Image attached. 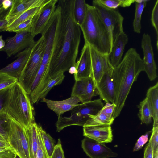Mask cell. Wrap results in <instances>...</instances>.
<instances>
[{
    "label": "cell",
    "mask_w": 158,
    "mask_h": 158,
    "mask_svg": "<svg viewBox=\"0 0 158 158\" xmlns=\"http://www.w3.org/2000/svg\"><path fill=\"white\" fill-rule=\"evenodd\" d=\"M75 0H58L60 15L48 66L51 78L74 65L81 41L80 27L74 18Z\"/></svg>",
    "instance_id": "obj_1"
},
{
    "label": "cell",
    "mask_w": 158,
    "mask_h": 158,
    "mask_svg": "<svg viewBox=\"0 0 158 158\" xmlns=\"http://www.w3.org/2000/svg\"><path fill=\"white\" fill-rule=\"evenodd\" d=\"M143 71H144L143 60L133 48L128 50L120 63L113 68L115 88L113 104L115 108L113 117L114 118L120 115L133 83Z\"/></svg>",
    "instance_id": "obj_2"
},
{
    "label": "cell",
    "mask_w": 158,
    "mask_h": 158,
    "mask_svg": "<svg viewBox=\"0 0 158 158\" xmlns=\"http://www.w3.org/2000/svg\"><path fill=\"white\" fill-rule=\"evenodd\" d=\"M80 27L85 42L102 54L110 53L112 45L110 34L92 5L87 3L85 16Z\"/></svg>",
    "instance_id": "obj_3"
},
{
    "label": "cell",
    "mask_w": 158,
    "mask_h": 158,
    "mask_svg": "<svg viewBox=\"0 0 158 158\" xmlns=\"http://www.w3.org/2000/svg\"><path fill=\"white\" fill-rule=\"evenodd\" d=\"M4 109L14 120L25 128L35 121L29 96L18 81L10 87Z\"/></svg>",
    "instance_id": "obj_4"
},
{
    "label": "cell",
    "mask_w": 158,
    "mask_h": 158,
    "mask_svg": "<svg viewBox=\"0 0 158 158\" xmlns=\"http://www.w3.org/2000/svg\"><path fill=\"white\" fill-rule=\"evenodd\" d=\"M45 48V41L41 36L35 41L29 59L18 81L29 95L33 81L41 64Z\"/></svg>",
    "instance_id": "obj_5"
},
{
    "label": "cell",
    "mask_w": 158,
    "mask_h": 158,
    "mask_svg": "<svg viewBox=\"0 0 158 158\" xmlns=\"http://www.w3.org/2000/svg\"><path fill=\"white\" fill-rule=\"evenodd\" d=\"M6 128L8 142L20 158H30L25 128L8 114Z\"/></svg>",
    "instance_id": "obj_6"
},
{
    "label": "cell",
    "mask_w": 158,
    "mask_h": 158,
    "mask_svg": "<svg viewBox=\"0 0 158 158\" xmlns=\"http://www.w3.org/2000/svg\"><path fill=\"white\" fill-rule=\"evenodd\" d=\"M103 106L100 98L78 104L72 110L70 116L64 117V124L66 127L77 125L83 127L89 119V115L97 114Z\"/></svg>",
    "instance_id": "obj_7"
},
{
    "label": "cell",
    "mask_w": 158,
    "mask_h": 158,
    "mask_svg": "<svg viewBox=\"0 0 158 158\" xmlns=\"http://www.w3.org/2000/svg\"><path fill=\"white\" fill-rule=\"evenodd\" d=\"M92 6L97 10L102 21L109 31L113 44L118 36L123 31V24L124 17L116 9L106 7L97 0L93 1Z\"/></svg>",
    "instance_id": "obj_8"
},
{
    "label": "cell",
    "mask_w": 158,
    "mask_h": 158,
    "mask_svg": "<svg viewBox=\"0 0 158 158\" xmlns=\"http://www.w3.org/2000/svg\"><path fill=\"white\" fill-rule=\"evenodd\" d=\"M16 33L14 36L6 40L5 46L0 50L6 53L7 58L33 45L35 42L31 29Z\"/></svg>",
    "instance_id": "obj_9"
},
{
    "label": "cell",
    "mask_w": 158,
    "mask_h": 158,
    "mask_svg": "<svg viewBox=\"0 0 158 158\" xmlns=\"http://www.w3.org/2000/svg\"><path fill=\"white\" fill-rule=\"evenodd\" d=\"M113 68L107 58L102 76L96 85L100 99L106 103H113L114 99L115 88L113 75Z\"/></svg>",
    "instance_id": "obj_10"
},
{
    "label": "cell",
    "mask_w": 158,
    "mask_h": 158,
    "mask_svg": "<svg viewBox=\"0 0 158 158\" xmlns=\"http://www.w3.org/2000/svg\"><path fill=\"white\" fill-rule=\"evenodd\" d=\"M58 1L57 0H47L33 17L31 31L34 37L42 32L52 16Z\"/></svg>",
    "instance_id": "obj_11"
},
{
    "label": "cell",
    "mask_w": 158,
    "mask_h": 158,
    "mask_svg": "<svg viewBox=\"0 0 158 158\" xmlns=\"http://www.w3.org/2000/svg\"><path fill=\"white\" fill-rule=\"evenodd\" d=\"M97 95L96 84L91 76L75 81L71 94V96L77 97L82 103L91 101Z\"/></svg>",
    "instance_id": "obj_12"
},
{
    "label": "cell",
    "mask_w": 158,
    "mask_h": 158,
    "mask_svg": "<svg viewBox=\"0 0 158 158\" xmlns=\"http://www.w3.org/2000/svg\"><path fill=\"white\" fill-rule=\"evenodd\" d=\"M81 147L85 153L90 158H110L118 155L105 143L98 142L86 137L82 141Z\"/></svg>",
    "instance_id": "obj_13"
},
{
    "label": "cell",
    "mask_w": 158,
    "mask_h": 158,
    "mask_svg": "<svg viewBox=\"0 0 158 158\" xmlns=\"http://www.w3.org/2000/svg\"><path fill=\"white\" fill-rule=\"evenodd\" d=\"M141 46L144 55L143 60L144 64V71L150 81L154 80L157 77V67L154 60L151 37L148 34L145 33L143 34Z\"/></svg>",
    "instance_id": "obj_14"
},
{
    "label": "cell",
    "mask_w": 158,
    "mask_h": 158,
    "mask_svg": "<svg viewBox=\"0 0 158 158\" xmlns=\"http://www.w3.org/2000/svg\"><path fill=\"white\" fill-rule=\"evenodd\" d=\"M34 44L18 53L15 57L17 59L0 69V72L6 73L18 80L29 59Z\"/></svg>",
    "instance_id": "obj_15"
},
{
    "label": "cell",
    "mask_w": 158,
    "mask_h": 158,
    "mask_svg": "<svg viewBox=\"0 0 158 158\" xmlns=\"http://www.w3.org/2000/svg\"><path fill=\"white\" fill-rule=\"evenodd\" d=\"M83 135L100 143H108L113 140L112 130L111 125H109L83 127Z\"/></svg>",
    "instance_id": "obj_16"
},
{
    "label": "cell",
    "mask_w": 158,
    "mask_h": 158,
    "mask_svg": "<svg viewBox=\"0 0 158 158\" xmlns=\"http://www.w3.org/2000/svg\"><path fill=\"white\" fill-rule=\"evenodd\" d=\"M77 62V72L74 74L75 81L92 77L90 46L88 43L85 42L80 57Z\"/></svg>",
    "instance_id": "obj_17"
},
{
    "label": "cell",
    "mask_w": 158,
    "mask_h": 158,
    "mask_svg": "<svg viewBox=\"0 0 158 158\" xmlns=\"http://www.w3.org/2000/svg\"><path fill=\"white\" fill-rule=\"evenodd\" d=\"M46 1V0H13L12 6L5 19L8 21L9 24L23 13L30 9L41 6Z\"/></svg>",
    "instance_id": "obj_18"
},
{
    "label": "cell",
    "mask_w": 158,
    "mask_h": 158,
    "mask_svg": "<svg viewBox=\"0 0 158 158\" xmlns=\"http://www.w3.org/2000/svg\"><path fill=\"white\" fill-rule=\"evenodd\" d=\"M41 102L47 104L48 107L54 111L58 118L65 112L72 110L81 102L79 99L76 96H72L61 101H54L43 98Z\"/></svg>",
    "instance_id": "obj_19"
},
{
    "label": "cell",
    "mask_w": 158,
    "mask_h": 158,
    "mask_svg": "<svg viewBox=\"0 0 158 158\" xmlns=\"http://www.w3.org/2000/svg\"><path fill=\"white\" fill-rule=\"evenodd\" d=\"M128 40L127 35L123 31L112 44L110 52L107 56L110 64L113 68L116 67L121 62L125 46Z\"/></svg>",
    "instance_id": "obj_20"
},
{
    "label": "cell",
    "mask_w": 158,
    "mask_h": 158,
    "mask_svg": "<svg viewBox=\"0 0 158 158\" xmlns=\"http://www.w3.org/2000/svg\"><path fill=\"white\" fill-rule=\"evenodd\" d=\"M90 51L91 60V76L96 85L98 82L103 73L106 63L107 59V56L102 54L90 46Z\"/></svg>",
    "instance_id": "obj_21"
},
{
    "label": "cell",
    "mask_w": 158,
    "mask_h": 158,
    "mask_svg": "<svg viewBox=\"0 0 158 158\" xmlns=\"http://www.w3.org/2000/svg\"><path fill=\"white\" fill-rule=\"evenodd\" d=\"M35 121L25 128L27 137L30 158H36L38 146L37 126Z\"/></svg>",
    "instance_id": "obj_22"
},
{
    "label": "cell",
    "mask_w": 158,
    "mask_h": 158,
    "mask_svg": "<svg viewBox=\"0 0 158 158\" xmlns=\"http://www.w3.org/2000/svg\"><path fill=\"white\" fill-rule=\"evenodd\" d=\"M150 103L153 113V126H158V82L147 90L146 97Z\"/></svg>",
    "instance_id": "obj_23"
},
{
    "label": "cell",
    "mask_w": 158,
    "mask_h": 158,
    "mask_svg": "<svg viewBox=\"0 0 158 158\" xmlns=\"http://www.w3.org/2000/svg\"><path fill=\"white\" fill-rule=\"evenodd\" d=\"M138 107V115L141 122L147 124H150L152 121L153 113L150 103L147 97L140 102Z\"/></svg>",
    "instance_id": "obj_24"
},
{
    "label": "cell",
    "mask_w": 158,
    "mask_h": 158,
    "mask_svg": "<svg viewBox=\"0 0 158 158\" xmlns=\"http://www.w3.org/2000/svg\"><path fill=\"white\" fill-rule=\"evenodd\" d=\"M47 0H46L45 3L41 6L30 9L16 18L9 23L6 31L12 32V31L20 24L31 17L34 16L41 8Z\"/></svg>",
    "instance_id": "obj_25"
},
{
    "label": "cell",
    "mask_w": 158,
    "mask_h": 158,
    "mask_svg": "<svg viewBox=\"0 0 158 158\" xmlns=\"http://www.w3.org/2000/svg\"><path fill=\"white\" fill-rule=\"evenodd\" d=\"M89 119L83 127L102 125H111L114 120V117L110 118L99 111L95 115H89Z\"/></svg>",
    "instance_id": "obj_26"
},
{
    "label": "cell",
    "mask_w": 158,
    "mask_h": 158,
    "mask_svg": "<svg viewBox=\"0 0 158 158\" xmlns=\"http://www.w3.org/2000/svg\"><path fill=\"white\" fill-rule=\"evenodd\" d=\"M147 0H136L135 13L133 26L134 31L137 33H140L141 29V21L142 14L146 7Z\"/></svg>",
    "instance_id": "obj_27"
},
{
    "label": "cell",
    "mask_w": 158,
    "mask_h": 158,
    "mask_svg": "<svg viewBox=\"0 0 158 158\" xmlns=\"http://www.w3.org/2000/svg\"><path fill=\"white\" fill-rule=\"evenodd\" d=\"M86 4L84 0H75L73 16L74 20L80 27L84 21L86 11Z\"/></svg>",
    "instance_id": "obj_28"
},
{
    "label": "cell",
    "mask_w": 158,
    "mask_h": 158,
    "mask_svg": "<svg viewBox=\"0 0 158 158\" xmlns=\"http://www.w3.org/2000/svg\"><path fill=\"white\" fill-rule=\"evenodd\" d=\"M38 129L48 156V158H50L55 148V145L54 141L51 136L47 133L41 126L38 125Z\"/></svg>",
    "instance_id": "obj_29"
},
{
    "label": "cell",
    "mask_w": 158,
    "mask_h": 158,
    "mask_svg": "<svg viewBox=\"0 0 158 158\" xmlns=\"http://www.w3.org/2000/svg\"><path fill=\"white\" fill-rule=\"evenodd\" d=\"M100 3L108 8L116 9L119 7L130 6L135 2V0H97Z\"/></svg>",
    "instance_id": "obj_30"
},
{
    "label": "cell",
    "mask_w": 158,
    "mask_h": 158,
    "mask_svg": "<svg viewBox=\"0 0 158 158\" xmlns=\"http://www.w3.org/2000/svg\"><path fill=\"white\" fill-rule=\"evenodd\" d=\"M64 77L65 76L64 73H61L53 78H51L40 94L38 101L41 99L45 98L48 93L53 87L61 84Z\"/></svg>",
    "instance_id": "obj_31"
},
{
    "label": "cell",
    "mask_w": 158,
    "mask_h": 158,
    "mask_svg": "<svg viewBox=\"0 0 158 158\" xmlns=\"http://www.w3.org/2000/svg\"><path fill=\"white\" fill-rule=\"evenodd\" d=\"M18 81L17 78L0 72V90L11 87Z\"/></svg>",
    "instance_id": "obj_32"
},
{
    "label": "cell",
    "mask_w": 158,
    "mask_h": 158,
    "mask_svg": "<svg viewBox=\"0 0 158 158\" xmlns=\"http://www.w3.org/2000/svg\"><path fill=\"white\" fill-rule=\"evenodd\" d=\"M149 140L151 143L153 158H158V126L153 127Z\"/></svg>",
    "instance_id": "obj_33"
},
{
    "label": "cell",
    "mask_w": 158,
    "mask_h": 158,
    "mask_svg": "<svg viewBox=\"0 0 158 158\" xmlns=\"http://www.w3.org/2000/svg\"><path fill=\"white\" fill-rule=\"evenodd\" d=\"M8 116L4 108L0 111V135L8 142L6 128V121Z\"/></svg>",
    "instance_id": "obj_34"
},
{
    "label": "cell",
    "mask_w": 158,
    "mask_h": 158,
    "mask_svg": "<svg viewBox=\"0 0 158 158\" xmlns=\"http://www.w3.org/2000/svg\"><path fill=\"white\" fill-rule=\"evenodd\" d=\"M151 23L155 28L157 35V47L158 48V0L156 2L152 10L151 18Z\"/></svg>",
    "instance_id": "obj_35"
},
{
    "label": "cell",
    "mask_w": 158,
    "mask_h": 158,
    "mask_svg": "<svg viewBox=\"0 0 158 158\" xmlns=\"http://www.w3.org/2000/svg\"><path fill=\"white\" fill-rule=\"evenodd\" d=\"M37 135L38 146L36 158H48L44 147L41 137L38 130V126Z\"/></svg>",
    "instance_id": "obj_36"
},
{
    "label": "cell",
    "mask_w": 158,
    "mask_h": 158,
    "mask_svg": "<svg viewBox=\"0 0 158 158\" xmlns=\"http://www.w3.org/2000/svg\"><path fill=\"white\" fill-rule=\"evenodd\" d=\"M47 67L48 66H45L41 64L39 70L32 84L30 94L33 91L37 86Z\"/></svg>",
    "instance_id": "obj_37"
},
{
    "label": "cell",
    "mask_w": 158,
    "mask_h": 158,
    "mask_svg": "<svg viewBox=\"0 0 158 158\" xmlns=\"http://www.w3.org/2000/svg\"><path fill=\"white\" fill-rule=\"evenodd\" d=\"M151 132V131H148L138 139L133 148V152L139 151L142 148L148 141V136Z\"/></svg>",
    "instance_id": "obj_38"
},
{
    "label": "cell",
    "mask_w": 158,
    "mask_h": 158,
    "mask_svg": "<svg viewBox=\"0 0 158 158\" xmlns=\"http://www.w3.org/2000/svg\"><path fill=\"white\" fill-rule=\"evenodd\" d=\"M17 155L11 147L0 148V158H15Z\"/></svg>",
    "instance_id": "obj_39"
},
{
    "label": "cell",
    "mask_w": 158,
    "mask_h": 158,
    "mask_svg": "<svg viewBox=\"0 0 158 158\" xmlns=\"http://www.w3.org/2000/svg\"><path fill=\"white\" fill-rule=\"evenodd\" d=\"M50 158H65L61 141L59 139L54 151Z\"/></svg>",
    "instance_id": "obj_40"
},
{
    "label": "cell",
    "mask_w": 158,
    "mask_h": 158,
    "mask_svg": "<svg viewBox=\"0 0 158 158\" xmlns=\"http://www.w3.org/2000/svg\"><path fill=\"white\" fill-rule=\"evenodd\" d=\"M33 17H31L20 24L12 31V32L16 33L20 31L31 29Z\"/></svg>",
    "instance_id": "obj_41"
},
{
    "label": "cell",
    "mask_w": 158,
    "mask_h": 158,
    "mask_svg": "<svg viewBox=\"0 0 158 158\" xmlns=\"http://www.w3.org/2000/svg\"><path fill=\"white\" fill-rule=\"evenodd\" d=\"M115 108L114 104L106 102L100 110L107 116L110 118L113 117V115Z\"/></svg>",
    "instance_id": "obj_42"
},
{
    "label": "cell",
    "mask_w": 158,
    "mask_h": 158,
    "mask_svg": "<svg viewBox=\"0 0 158 158\" xmlns=\"http://www.w3.org/2000/svg\"><path fill=\"white\" fill-rule=\"evenodd\" d=\"M11 87L0 90V111L4 108L6 100Z\"/></svg>",
    "instance_id": "obj_43"
},
{
    "label": "cell",
    "mask_w": 158,
    "mask_h": 158,
    "mask_svg": "<svg viewBox=\"0 0 158 158\" xmlns=\"http://www.w3.org/2000/svg\"><path fill=\"white\" fill-rule=\"evenodd\" d=\"M143 158H153L151 143L150 140L144 148Z\"/></svg>",
    "instance_id": "obj_44"
},
{
    "label": "cell",
    "mask_w": 158,
    "mask_h": 158,
    "mask_svg": "<svg viewBox=\"0 0 158 158\" xmlns=\"http://www.w3.org/2000/svg\"><path fill=\"white\" fill-rule=\"evenodd\" d=\"M9 22L5 17L0 19V32L6 31Z\"/></svg>",
    "instance_id": "obj_45"
},
{
    "label": "cell",
    "mask_w": 158,
    "mask_h": 158,
    "mask_svg": "<svg viewBox=\"0 0 158 158\" xmlns=\"http://www.w3.org/2000/svg\"><path fill=\"white\" fill-rule=\"evenodd\" d=\"M12 3V0H3L2 3V7L5 10H7L11 7Z\"/></svg>",
    "instance_id": "obj_46"
},
{
    "label": "cell",
    "mask_w": 158,
    "mask_h": 158,
    "mask_svg": "<svg viewBox=\"0 0 158 158\" xmlns=\"http://www.w3.org/2000/svg\"><path fill=\"white\" fill-rule=\"evenodd\" d=\"M77 63L76 62L75 64L71 66L68 70V72L71 74H75L77 72Z\"/></svg>",
    "instance_id": "obj_47"
},
{
    "label": "cell",
    "mask_w": 158,
    "mask_h": 158,
    "mask_svg": "<svg viewBox=\"0 0 158 158\" xmlns=\"http://www.w3.org/2000/svg\"><path fill=\"white\" fill-rule=\"evenodd\" d=\"M9 9L7 10L4 9L2 7L0 8V19L5 18Z\"/></svg>",
    "instance_id": "obj_48"
},
{
    "label": "cell",
    "mask_w": 158,
    "mask_h": 158,
    "mask_svg": "<svg viewBox=\"0 0 158 158\" xmlns=\"http://www.w3.org/2000/svg\"><path fill=\"white\" fill-rule=\"evenodd\" d=\"M11 147L9 142L6 141L0 140V148Z\"/></svg>",
    "instance_id": "obj_49"
},
{
    "label": "cell",
    "mask_w": 158,
    "mask_h": 158,
    "mask_svg": "<svg viewBox=\"0 0 158 158\" xmlns=\"http://www.w3.org/2000/svg\"><path fill=\"white\" fill-rule=\"evenodd\" d=\"M5 44L6 43L3 40L2 35H0V50L5 46Z\"/></svg>",
    "instance_id": "obj_50"
},
{
    "label": "cell",
    "mask_w": 158,
    "mask_h": 158,
    "mask_svg": "<svg viewBox=\"0 0 158 158\" xmlns=\"http://www.w3.org/2000/svg\"><path fill=\"white\" fill-rule=\"evenodd\" d=\"M3 0H0V8L2 7V3Z\"/></svg>",
    "instance_id": "obj_51"
},
{
    "label": "cell",
    "mask_w": 158,
    "mask_h": 158,
    "mask_svg": "<svg viewBox=\"0 0 158 158\" xmlns=\"http://www.w3.org/2000/svg\"><path fill=\"white\" fill-rule=\"evenodd\" d=\"M0 140L6 141L5 139L1 135H0Z\"/></svg>",
    "instance_id": "obj_52"
},
{
    "label": "cell",
    "mask_w": 158,
    "mask_h": 158,
    "mask_svg": "<svg viewBox=\"0 0 158 158\" xmlns=\"http://www.w3.org/2000/svg\"><path fill=\"white\" fill-rule=\"evenodd\" d=\"M15 158H20L19 157V156H18L17 155Z\"/></svg>",
    "instance_id": "obj_53"
}]
</instances>
